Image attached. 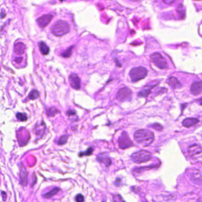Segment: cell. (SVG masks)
<instances>
[{
    "mask_svg": "<svg viewBox=\"0 0 202 202\" xmlns=\"http://www.w3.org/2000/svg\"><path fill=\"white\" fill-rule=\"evenodd\" d=\"M134 139L137 142L147 146L154 141V134L149 130H139L135 132Z\"/></svg>",
    "mask_w": 202,
    "mask_h": 202,
    "instance_id": "6da1fadb",
    "label": "cell"
},
{
    "mask_svg": "<svg viewBox=\"0 0 202 202\" xmlns=\"http://www.w3.org/2000/svg\"><path fill=\"white\" fill-rule=\"evenodd\" d=\"M70 30L68 23L63 20H59L55 22L51 27L53 34L57 37H61L69 33Z\"/></svg>",
    "mask_w": 202,
    "mask_h": 202,
    "instance_id": "7a4b0ae2",
    "label": "cell"
},
{
    "mask_svg": "<svg viewBox=\"0 0 202 202\" xmlns=\"http://www.w3.org/2000/svg\"><path fill=\"white\" fill-rule=\"evenodd\" d=\"M132 161L136 163H143L150 160L151 159V153L145 150H141L134 153L131 155Z\"/></svg>",
    "mask_w": 202,
    "mask_h": 202,
    "instance_id": "3957f363",
    "label": "cell"
},
{
    "mask_svg": "<svg viewBox=\"0 0 202 202\" xmlns=\"http://www.w3.org/2000/svg\"><path fill=\"white\" fill-rule=\"evenodd\" d=\"M147 74H148V70L146 69L143 67H138L132 69L130 72L129 75L132 81L133 82H136L145 78Z\"/></svg>",
    "mask_w": 202,
    "mask_h": 202,
    "instance_id": "277c9868",
    "label": "cell"
},
{
    "mask_svg": "<svg viewBox=\"0 0 202 202\" xmlns=\"http://www.w3.org/2000/svg\"><path fill=\"white\" fill-rule=\"evenodd\" d=\"M151 59L154 65L160 69H164L168 67L167 63L160 53H156L151 56Z\"/></svg>",
    "mask_w": 202,
    "mask_h": 202,
    "instance_id": "5b68a950",
    "label": "cell"
},
{
    "mask_svg": "<svg viewBox=\"0 0 202 202\" xmlns=\"http://www.w3.org/2000/svg\"><path fill=\"white\" fill-rule=\"evenodd\" d=\"M132 94V90L127 88H123L119 90L116 95V98L119 100L123 102L126 100H130Z\"/></svg>",
    "mask_w": 202,
    "mask_h": 202,
    "instance_id": "8992f818",
    "label": "cell"
},
{
    "mask_svg": "<svg viewBox=\"0 0 202 202\" xmlns=\"http://www.w3.org/2000/svg\"><path fill=\"white\" fill-rule=\"evenodd\" d=\"M119 147L122 149H126L133 146V142L130 140L127 134L123 132L118 140Z\"/></svg>",
    "mask_w": 202,
    "mask_h": 202,
    "instance_id": "52a82bcc",
    "label": "cell"
},
{
    "mask_svg": "<svg viewBox=\"0 0 202 202\" xmlns=\"http://www.w3.org/2000/svg\"><path fill=\"white\" fill-rule=\"evenodd\" d=\"M188 153L190 157L195 160H201V148L199 145H193L188 148Z\"/></svg>",
    "mask_w": 202,
    "mask_h": 202,
    "instance_id": "ba28073f",
    "label": "cell"
},
{
    "mask_svg": "<svg viewBox=\"0 0 202 202\" xmlns=\"http://www.w3.org/2000/svg\"><path fill=\"white\" fill-rule=\"evenodd\" d=\"M69 80L71 87L75 90L81 88V80L79 76L75 73H71L69 76Z\"/></svg>",
    "mask_w": 202,
    "mask_h": 202,
    "instance_id": "9c48e42d",
    "label": "cell"
},
{
    "mask_svg": "<svg viewBox=\"0 0 202 202\" xmlns=\"http://www.w3.org/2000/svg\"><path fill=\"white\" fill-rule=\"evenodd\" d=\"M52 18L53 15L51 14L43 15L37 20V23L41 28H44L50 23Z\"/></svg>",
    "mask_w": 202,
    "mask_h": 202,
    "instance_id": "30bf717a",
    "label": "cell"
},
{
    "mask_svg": "<svg viewBox=\"0 0 202 202\" xmlns=\"http://www.w3.org/2000/svg\"><path fill=\"white\" fill-rule=\"evenodd\" d=\"M202 84L201 81L195 82L193 83L190 88L191 93L194 95H199L201 93Z\"/></svg>",
    "mask_w": 202,
    "mask_h": 202,
    "instance_id": "8fae6325",
    "label": "cell"
},
{
    "mask_svg": "<svg viewBox=\"0 0 202 202\" xmlns=\"http://www.w3.org/2000/svg\"><path fill=\"white\" fill-rule=\"evenodd\" d=\"M199 122V119L197 118H186L182 122V125L185 127L189 128L192 126H194L196 124H197Z\"/></svg>",
    "mask_w": 202,
    "mask_h": 202,
    "instance_id": "7c38bea8",
    "label": "cell"
},
{
    "mask_svg": "<svg viewBox=\"0 0 202 202\" xmlns=\"http://www.w3.org/2000/svg\"><path fill=\"white\" fill-rule=\"evenodd\" d=\"M45 130H46L45 124L44 122H42L41 124L36 125L34 131L36 135L42 136L44 134Z\"/></svg>",
    "mask_w": 202,
    "mask_h": 202,
    "instance_id": "4fadbf2b",
    "label": "cell"
},
{
    "mask_svg": "<svg viewBox=\"0 0 202 202\" xmlns=\"http://www.w3.org/2000/svg\"><path fill=\"white\" fill-rule=\"evenodd\" d=\"M191 180L196 184L200 185L201 183V173L200 171H195L191 174Z\"/></svg>",
    "mask_w": 202,
    "mask_h": 202,
    "instance_id": "5bb4252c",
    "label": "cell"
},
{
    "mask_svg": "<svg viewBox=\"0 0 202 202\" xmlns=\"http://www.w3.org/2000/svg\"><path fill=\"white\" fill-rule=\"evenodd\" d=\"M26 45L23 43H18L14 45V52L18 55H22L24 53Z\"/></svg>",
    "mask_w": 202,
    "mask_h": 202,
    "instance_id": "9a60e30c",
    "label": "cell"
},
{
    "mask_svg": "<svg viewBox=\"0 0 202 202\" xmlns=\"http://www.w3.org/2000/svg\"><path fill=\"white\" fill-rule=\"evenodd\" d=\"M168 84L174 89H177L181 86V84L176 78L171 77L167 79Z\"/></svg>",
    "mask_w": 202,
    "mask_h": 202,
    "instance_id": "2e32d148",
    "label": "cell"
},
{
    "mask_svg": "<svg viewBox=\"0 0 202 202\" xmlns=\"http://www.w3.org/2000/svg\"><path fill=\"white\" fill-rule=\"evenodd\" d=\"M20 181L23 186H26L27 184V173L23 166H22L20 170Z\"/></svg>",
    "mask_w": 202,
    "mask_h": 202,
    "instance_id": "e0dca14e",
    "label": "cell"
},
{
    "mask_svg": "<svg viewBox=\"0 0 202 202\" xmlns=\"http://www.w3.org/2000/svg\"><path fill=\"white\" fill-rule=\"evenodd\" d=\"M97 160L101 162V163H103L105 164V165L106 166H109L110 164H111L112 162L111 160H110V158L108 157L107 155H104V154H100L98 157H97Z\"/></svg>",
    "mask_w": 202,
    "mask_h": 202,
    "instance_id": "ac0fdd59",
    "label": "cell"
},
{
    "mask_svg": "<svg viewBox=\"0 0 202 202\" xmlns=\"http://www.w3.org/2000/svg\"><path fill=\"white\" fill-rule=\"evenodd\" d=\"M39 50L43 55H47L49 52V48L43 41H40L39 44Z\"/></svg>",
    "mask_w": 202,
    "mask_h": 202,
    "instance_id": "d6986e66",
    "label": "cell"
},
{
    "mask_svg": "<svg viewBox=\"0 0 202 202\" xmlns=\"http://www.w3.org/2000/svg\"><path fill=\"white\" fill-rule=\"evenodd\" d=\"M59 189L58 187H54L52 189H51L50 190H49V191H48L44 195V197L46 199H50L52 198L53 196H55L56 195H57L59 191Z\"/></svg>",
    "mask_w": 202,
    "mask_h": 202,
    "instance_id": "ffe728a7",
    "label": "cell"
},
{
    "mask_svg": "<svg viewBox=\"0 0 202 202\" xmlns=\"http://www.w3.org/2000/svg\"><path fill=\"white\" fill-rule=\"evenodd\" d=\"M39 92L37 90H32L30 94H29V98L31 100H35L38 99L39 98Z\"/></svg>",
    "mask_w": 202,
    "mask_h": 202,
    "instance_id": "44dd1931",
    "label": "cell"
},
{
    "mask_svg": "<svg viewBox=\"0 0 202 202\" xmlns=\"http://www.w3.org/2000/svg\"><path fill=\"white\" fill-rule=\"evenodd\" d=\"M59 112V111L58 109H56L55 108H49L46 113H47V115L49 117H53V116H55V115H56L57 114H58Z\"/></svg>",
    "mask_w": 202,
    "mask_h": 202,
    "instance_id": "7402d4cb",
    "label": "cell"
},
{
    "mask_svg": "<svg viewBox=\"0 0 202 202\" xmlns=\"http://www.w3.org/2000/svg\"><path fill=\"white\" fill-rule=\"evenodd\" d=\"M73 49V46H71V47H69L68 49H67L66 50L63 52L61 54L62 56L64 58H68L71 57Z\"/></svg>",
    "mask_w": 202,
    "mask_h": 202,
    "instance_id": "603a6c76",
    "label": "cell"
},
{
    "mask_svg": "<svg viewBox=\"0 0 202 202\" xmlns=\"http://www.w3.org/2000/svg\"><path fill=\"white\" fill-rule=\"evenodd\" d=\"M68 139V135H64L61 136L60 137V138L59 139L58 141V144L59 145H62L65 144L67 142Z\"/></svg>",
    "mask_w": 202,
    "mask_h": 202,
    "instance_id": "cb8c5ba5",
    "label": "cell"
},
{
    "mask_svg": "<svg viewBox=\"0 0 202 202\" xmlns=\"http://www.w3.org/2000/svg\"><path fill=\"white\" fill-rule=\"evenodd\" d=\"M16 117L20 121H26L27 120V115L24 113H20L18 112L16 114Z\"/></svg>",
    "mask_w": 202,
    "mask_h": 202,
    "instance_id": "d4e9b609",
    "label": "cell"
},
{
    "mask_svg": "<svg viewBox=\"0 0 202 202\" xmlns=\"http://www.w3.org/2000/svg\"><path fill=\"white\" fill-rule=\"evenodd\" d=\"M151 92V89H145L144 90L140 91V92L139 93L138 95L139 96L141 97H146L147 96H148L149 94Z\"/></svg>",
    "mask_w": 202,
    "mask_h": 202,
    "instance_id": "484cf974",
    "label": "cell"
},
{
    "mask_svg": "<svg viewBox=\"0 0 202 202\" xmlns=\"http://www.w3.org/2000/svg\"><path fill=\"white\" fill-rule=\"evenodd\" d=\"M113 199L114 202H125L119 195H113Z\"/></svg>",
    "mask_w": 202,
    "mask_h": 202,
    "instance_id": "4316f807",
    "label": "cell"
},
{
    "mask_svg": "<svg viewBox=\"0 0 202 202\" xmlns=\"http://www.w3.org/2000/svg\"><path fill=\"white\" fill-rule=\"evenodd\" d=\"M93 148H90L86 152L81 153L79 155L80 156V157H82V156H83V155H90L92 154V152H93Z\"/></svg>",
    "mask_w": 202,
    "mask_h": 202,
    "instance_id": "83f0119b",
    "label": "cell"
},
{
    "mask_svg": "<svg viewBox=\"0 0 202 202\" xmlns=\"http://www.w3.org/2000/svg\"><path fill=\"white\" fill-rule=\"evenodd\" d=\"M151 126L152 128H154V129H155L156 130H158V131H161L163 128V127L160 124H152L151 125Z\"/></svg>",
    "mask_w": 202,
    "mask_h": 202,
    "instance_id": "f1b7e54d",
    "label": "cell"
},
{
    "mask_svg": "<svg viewBox=\"0 0 202 202\" xmlns=\"http://www.w3.org/2000/svg\"><path fill=\"white\" fill-rule=\"evenodd\" d=\"M75 200L77 202H84V196L81 194L78 195L75 197Z\"/></svg>",
    "mask_w": 202,
    "mask_h": 202,
    "instance_id": "f546056e",
    "label": "cell"
},
{
    "mask_svg": "<svg viewBox=\"0 0 202 202\" xmlns=\"http://www.w3.org/2000/svg\"><path fill=\"white\" fill-rule=\"evenodd\" d=\"M67 114L69 116L75 115V111L74 110H69V111H67Z\"/></svg>",
    "mask_w": 202,
    "mask_h": 202,
    "instance_id": "4dcf8cb0",
    "label": "cell"
},
{
    "mask_svg": "<svg viewBox=\"0 0 202 202\" xmlns=\"http://www.w3.org/2000/svg\"><path fill=\"white\" fill-rule=\"evenodd\" d=\"M163 1L167 4H171L174 2V0H163Z\"/></svg>",
    "mask_w": 202,
    "mask_h": 202,
    "instance_id": "1f68e13d",
    "label": "cell"
},
{
    "mask_svg": "<svg viewBox=\"0 0 202 202\" xmlns=\"http://www.w3.org/2000/svg\"><path fill=\"white\" fill-rule=\"evenodd\" d=\"M15 62H16V63H20L22 62V60H23V58H15Z\"/></svg>",
    "mask_w": 202,
    "mask_h": 202,
    "instance_id": "d6a6232c",
    "label": "cell"
},
{
    "mask_svg": "<svg viewBox=\"0 0 202 202\" xmlns=\"http://www.w3.org/2000/svg\"><path fill=\"white\" fill-rule=\"evenodd\" d=\"M121 181V179H116V181L114 182V183H115V185H116V186H119V185H120L121 184V183H120V182H119V181Z\"/></svg>",
    "mask_w": 202,
    "mask_h": 202,
    "instance_id": "836d02e7",
    "label": "cell"
},
{
    "mask_svg": "<svg viewBox=\"0 0 202 202\" xmlns=\"http://www.w3.org/2000/svg\"><path fill=\"white\" fill-rule=\"evenodd\" d=\"M5 16V13H1V18H3Z\"/></svg>",
    "mask_w": 202,
    "mask_h": 202,
    "instance_id": "e575fe53",
    "label": "cell"
},
{
    "mask_svg": "<svg viewBox=\"0 0 202 202\" xmlns=\"http://www.w3.org/2000/svg\"><path fill=\"white\" fill-rule=\"evenodd\" d=\"M197 202H201V199L200 198V199H199V200H198Z\"/></svg>",
    "mask_w": 202,
    "mask_h": 202,
    "instance_id": "d590c367",
    "label": "cell"
},
{
    "mask_svg": "<svg viewBox=\"0 0 202 202\" xmlns=\"http://www.w3.org/2000/svg\"><path fill=\"white\" fill-rule=\"evenodd\" d=\"M60 1H61V2H63V0H60Z\"/></svg>",
    "mask_w": 202,
    "mask_h": 202,
    "instance_id": "8d00e7d4",
    "label": "cell"
},
{
    "mask_svg": "<svg viewBox=\"0 0 202 202\" xmlns=\"http://www.w3.org/2000/svg\"><path fill=\"white\" fill-rule=\"evenodd\" d=\"M198 1H200V0H198Z\"/></svg>",
    "mask_w": 202,
    "mask_h": 202,
    "instance_id": "74e56055",
    "label": "cell"
},
{
    "mask_svg": "<svg viewBox=\"0 0 202 202\" xmlns=\"http://www.w3.org/2000/svg\"></svg>",
    "mask_w": 202,
    "mask_h": 202,
    "instance_id": "f35d334b",
    "label": "cell"
}]
</instances>
